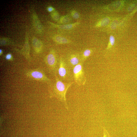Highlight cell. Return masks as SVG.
Returning a JSON list of instances; mask_svg holds the SVG:
<instances>
[{
	"label": "cell",
	"instance_id": "cell-1",
	"mask_svg": "<svg viewBox=\"0 0 137 137\" xmlns=\"http://www.w3.org/2000/svg\"><path fill=\"white\" fill-rule=\"evenodd\" d=\"M55 85V92L58 99L61 101L67 109L68 107L67 104L66 95L67 90L73 84L74 82H65L61 81L58 78L56 79Z\"/></svg>",
	"mask_w": 137,
	"mask_h": 137
},
{
	"label": "cell",
	"instance_id": "cell-2",
	"mask_svg": "<svg viewBox=\"0 0 137 137\" xmlns=\"http://www.w3.org/2000/svg\"><path fill=\"white\" fill-rule=\"evenodd\" d=\"M73 74L74 81L77 84L79 85L85 84L86 79L82 62H81L73 68Z\"/></svg>",
	"mask_w": 137,
	"mask_h": 137
},
{
	"label": "cell",
	"instance_id": "cell-3",
	"mask_svg": "<svg viewBox=\"0 0 137 137\" xmlns=\"http://www.w3.org/2000/svg\"><path fill=\"white\" fill-rule=\"evenodd\" d=\"M59 63L58 73L59 76L62 80H69L71 74L66 62L63 58H61Z\"/></svg>",
	"mask_w": 137,
	"mask_h": 137
},
{
	"label": "cell",
	"instance_id": "cell-4",
	"mask_svg": "<svg viewBox=\"0 0 137 137\" xmlns=\"http://www.w3.org/2000/svg\"><path fill=\"white\" fill-rule=\"evenodd\" d=\"M81 62L79 58L75 55H71L68 58L66 62L68 66L73 68Z\"/></svg>",
	"mask_w": 137,
	"mask_h": 137
},
{
	"label": "cell",
	"instance_id": "cell-5",
	"mask_svg": "<svg viewBox=\"0 0 137 137\" xmlns=\"http://www.w3.org/2000/svg\"><path fill=\"white\" fill-rule=\"evenodd\" d=\"M47 60L48 64L52 67H55L56 65L57 61L54 55L52 54H49L47 57Z\"/></svg>",
	"mask_w": 137,
	"mask_h": 137
},
{
	"label": "cell",
	"instance_id": "cell-6",
	"mask_svg": "<svg viewBox=\"0 0 137 137\" xmlns=\"http://www.w3.org/2000/svg\"><path fill=\"white\" fill-rule=\"evenodd\" d=\"M91 50L89 49H87L85 50L83 52L82 56L81 59V61L83 62L88 57L91 53Z\"/></svg>",
	"mask_w": 137,
	"mask_h": 137
},
{
	"label": "cell",
	"instance_id": "cell-7",
	"mask_svg": "<svg viewBox=\"0 0 137 137\" xmlns=\"http://www.w3.org/2000/svg\"><path fill=\"white\" fill-rule=\"evenodd\" d=\"M55 40L56 42L60 44H65L68 43V41L66 39L60 36L56 37Z\"/></svg>",
	"mask_w": 137,
	"mask_h": 137
},
{
	"label": "cell",
	"instance_id": "cell-8",
	"mask_svg": "<svg viewBox=\"0 0 137 137\" xmlns=\"http://www.w3.org/2000/svg\"><path fill=\"white\" fill-rule=\"evenodd\" d=\"M31 75L33 77L37 78H41L43 76L42 73L38 71L33 72L32 73Z\"/></svg>",
	"mask_w": 137,
	"mask_h": 137
},
{
	"label": "cell",
	"instance_id": "cell-9",
	"mask_svg": "<svg viewBox=\"0 0 137 137\" xmlns=\"http://www.w3.org/2000/svg\"><path fill=\"white\" fill-rule=\"evenodd\" d=\"M74 25V24H68L62 25L60 27L64 29H69L71 28Z\"/></svg>",
	"mask_w": 137,
	"mask_h": 137
},
{
	"label": "cell",
	"instance_id": "cell-10",
	"mask_svg": "<svg viewBox=\"0 0 137 137\" xmlns=\"http://www.w3.org/2000/svg\"><path fill=\"white\" fill-rule=\"evenodd\" d=\"M109 41L111 46H113L114 45L115 43V39L114 36L111 35L110 36Z\"/></svg>",
	"mask_w": 137,
	"mask_h": 137
},
{
	"label": "cell",
	"instance_id": "cell-11",
	"mask_svg": "<svg viewBox=\"0 0 137 137\" xmlns=\"http://www.w3.org/2000/svg\"><path fill=\"white\" fill-rule=\"evenodd\" d=\"M68 18L67 17L64 16L62 17L61 19V21L62 23H66L68 22L69 21Z\"/></svg>",
	"mask_w": 137,
	"mask_h": 137
},
{
	"label": "cell",
	"instance_id": "cell-12",
	"mask_svg": "<svg viewBox=\"0 0 137 137\" xmlns=\"http://www.w3.org/2000/svg\"><path fill=\"white\" fill-rule=\"evenodd\" d=\"M73 17L75 19H77L79 17V15L78 13L75 11H73L72 13Z\"/></svg>",
	"mask_w": 137,
	"mask_h": 137
},
{
	"label": "cell",
	"instance_id": "cell-13",
	"mask_svg": "<svg viewBox=\"0 0 137 137\" xmlns=\"http://www.w3.org/2000/svg\"><path fill=\"white\" fill-rule=\"evenodd\" d=\"M103 137H111L108 132L105 129H104Z\"/></svg>",
	"mask_w": 137,
	"mask_h": 137
},
{
	"label": "cell",
	"instance_id": "cell-14",
	"mask_svg": "<svg viewBox=\"0 0 137 137\" xmlns=\"http://www.w3.org/2000/svg\"><path fill=\"white\" fill-rule=\"evenodd\" d=\"M109 19L107 20L106 22H104V20L103 19L101 22V25L102 26H105L108 24L109 22Z\"/></svg>",
	"mask_w": 137,
	"mask_h": 137
},
{
	"label": "cell",
	"instance_id": "cell-15",
	"mask_svg": "<svg viewBox=\"0 0 137 137\" xmlns=\"http://www.w3.org/2000/svg\"><path fill=\"white\" fill-rule=\"evenodd\" d=\"M11 57V55L10 54H8L6 56V58L7 59H10Z\"/></svg>",
	"mask_w": 137,
	"mask_h": 137
},
{
	"label": "cell",
	"instance_id": "cell-16",
	"mask_svg": "<svg viewBox=\"0 0 137 137\" xmlns=\"http://www.w3.org/2000/svg\"><path fill=\"white\" fill-rule=\"evenodd\" d=\"M53 10V8L52 7H50L48 8V10L49 12L52 11Z\"/></svg>",
	"mask_w": 137,
	"mask_h": 137
},
{
	"label": "cell",
	"instance_id": "cell-17",
	"mask_svg": "<svg viewBox=\"0 0 137 137\" xmlns=\"http://www.w3.org/2000/svg\"><path fill=\"white\" fill-rule=\"evenodd\" d=\"M0 50V53H1L2 52V50L1 49Z\"/></svg>",
	"mask_w": 137,
	"mask_h": 137
}]
</instances>
